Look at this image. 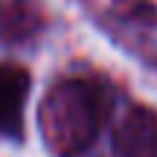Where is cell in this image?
<instances>
[{
    "label": "cell",
    "instance_id": "6da1fadb",
    "mask_svg": "<svg viewBox=\"0 0 157 157\" xmlns=\"http://www.w3.org/2000/svg\"><path fill=\"white\" fill-rule=\"evenodd\" d=\"M23 93H26V76L23 70L0 67V131L21 119Z\"/></svg>",
    "mask_w": 157,
    "mask_h": 157
}]
</instances>
